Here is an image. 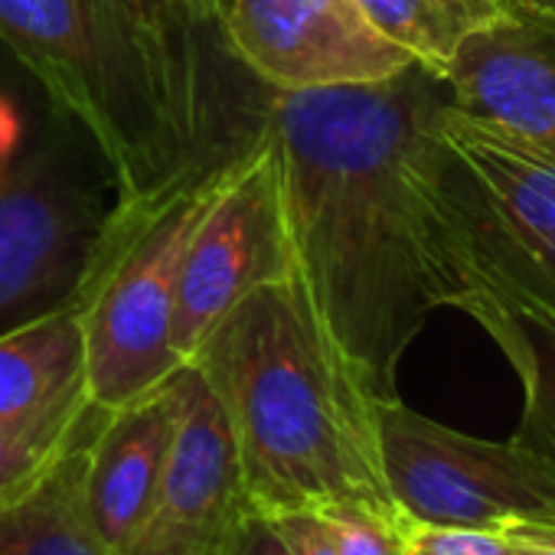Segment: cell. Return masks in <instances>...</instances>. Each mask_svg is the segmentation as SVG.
Wrapping results in <instances>:
<instances>
[{
	"label": "cell",
	"mask_w": 555,
	"mask_h": 555,
	"mask_svg": "<svg viewBox=\"0 0 555 555\" xmlns=\"http://www.w3.org/2000/svg\"><path fill=\"white\" fill-rule=\"evenodd\" d=\"M402 555H519V542L503 529L431 526L405 516Z\"/></svg>",
	"instance_id": "ffe728a7"
},
{
	"label": "cell",
	"mask_w": 555,
	"mask_h": 555,
	"mask_svg": "<svg viewBox=\"0 0 555 555\" xmlns=\"http://www.w3.org/2000/svg\"><path fill=\"white\" fill-rule=\"evenodd\" d=\"M183 4H186L196 17H203V21L222 27V4H225V0H183Z\"/></svg>",
	"instance_id": "d4e9b609"
},
{
	"label": "cell",
	"mask_w": 555,
	"mask_h": 555,
	"mask_svg": "<svg viewBox=\"0 0 555 555\" xmlns=\"http://www.w3.org/2000/svg\"><path fill=\"white\" fill-rule=\"evenodd\" d=\"M444 79L457 112L555 164V14L506 4L454 50Z\"/></svg>",
	"instance_id": "30bf717a"
},
{
	"label": "cell",
	"mask_w": 555,
	"mask_h": 555,
	"mask_svg": "<svg viewBox=\"0 0 555 555\" xmlns=\"http://www.w3.org/2000/svg\"><path fill=\"white\" fill-rule=\"evenodd\" d=\"M357 4L386 40L441 76L454 50L506 8L500 0H357Z\"/></svg>",
	"instance_id": "ac0fdd59"
},
{
	"label": "cell",
	"mask_w": 555,
	"mask_h": 555,
	"mask_svg": "<svg viewBox=\"0 0 555 555\" xmlns=\"http://www.w3.org/2000/svg\"><path fill=\"white\" fill-rule=\"evenodd\" d=\"M89 438L76 444L30 493L0 509V555H121L89 513Z\"/></svg>",
	"instance_id": "9a60e30c"
},
{
	"label": "cell",
	"mask_w": 555,
	"mask_h": 555,
	"mask_svg": "<svg viewBox=\"0 0 555 555\" xmlns=\"http://www.w3.org/2000/svg\"><path fill=\"white\" fill-rule=\"evenodd\" d=\"M229 555H292V548L285 545L282 535H278V529L271 526L268 516L251 513L245 519V526L238 529Z\"/></svg>",
	"instance_id": "603a6c76"
},
{
	"label": "cell",
	"mask_w": 555,
	"mask_h": 555,
	"mask_svg": "<svg viewBox=\"0 0 555 555\" xmlns=\"http://www.w3.org/2000/svg\"><path fill=\"white\" fill-rule=\"evenodd\" d=\"M474 258L477 278H500L555 308V229L539 242L522 245L506 222L490 219L477 235Z\"/></svg>",
	"instance_id": "d6986e66"
},
{
	"label": "cell",
	"mask_w": 555,
	"mask_h": 555,
	"mask_svg": "<svg viewBox=\"0 0 555 555\" xmlns=\"http://www.w3.org/2000/svg\"><path fill=\"white\" fill-rule=\"evenodd\" d=\"M509 4H522V8H532L542 14H555V0H509Z\"/></svg>",
	"instance_id": "484cf974"
},
{
	"label": "cell",
	"mask_w": 555,
	"mask_h": 555,
	"mask_svg": "<svg viewBox=\"0 0 555 555\" xmlns=\"http://www.w3.org/2000/svg\"><path fill=\"white\" fill-rule=\"evenodd\" d=\"M86 386V344L76 308L0 337V418L50 405Z\"/></svg>",
	"instance_id": "2e32d148"
},
{
	"label": "cell",
	"mask_w": 555,
	"mask_h": 555,
	"mask_svg": "<svg viewBox=\"0 0 555 555\" xmlns=\"http://www.w3.org/2000/svg\"><path fill=\"white\" fill-rule=\"evenodd\" d=\"M503 532H509L519 542V555H555V526L516 522V526H506Z\"/></svg>",
	"instance_id": "cb8c5ba5"
},
{
	"label": "cell",
	"mask_w": 555,
	"mask_h": 555,
	"mask_svg": "<svg viewBox=\"0 0 555 555\" xmlns=\"http://www.w3.org/2000/svg\"><path fill=\"white\" fill-rule=\"evenodd\" d=\"M248 516L229 418L186 363L177 373V425L154 503L121 555H229Z\"/></svg>",
	"instance_id": "9c48e42d"
},
{
	"label": "cell",
	"mask_w": 555,
	"mask_h": 555,
	"mask_svg": "<svg viewBox=\"0 0 555 555\" xmlns=\"http://www.w3.org/2000/svg\"><path fill=\"white\" fill-rule=\"evenodd\" d=\"M278 535L285 539L292 555H340L321 513L305 509V513H285V516H268Z\"/></svg>",
	"instance_id": "7402d4cb"
},
{
	"label": "cell",
	"mask_w": 555,
	"mask_h": 555,
	"mask_svg": "<svg viewBox=\"0 0 555 555\" xmlns=\"http://www.w3.org/2000/svg\"><path fill=\"white\" fill-rule=\"evenodd\" d=\"M112 4L157 76L180 131L199 160L242 151L255 141L261 128H242V92L225 79V66L238 63L229 53L219 24L196 17L183 0H112Z\"/></svg>",
	"instance_id": "8fae6325"
},
{
	"label": "cell",
	"mask_w": 555,
	"mask_h": 555,
	"mask_svg": "<svg viewBox=\"0 0 555 555\" xmlns=\"http://www.w3.org/2000/svg\"><path fill=\"white\" fill-rule=\"evenodd\" d=\"M441 134L522 245L555 229V164L513 134L457 112L454 102L441 115Z\"/></svg>",
	"instance_id": "5bb4252c"
},
{
	"label": "cell",
	"mask_w": 555,
	"mask_h": 555,
	"mask_svg": "<svg viewBox=\"0 0 555 555\" xmlns=\"http://www.w3.org/2000/svg\"><path fill=\"white\" fill-rule=\"evenodd\" d=\"M190 363L229 418L251 513L366 506L402 519L383 474L376 399L298 271L242 298Z\"/></svg>",
	"instance_id": "7a4b0ae2"
},
{
	"label": "cell",
	"mask_w": 555,
	"mask_h": 555,
	"mask_svg": "<svg viewBox=\"0 0 555 555\" xmlns=\"http://www.w3.org/2000/svg\"><path fill=\"white\" fill-rule=\"evenodd\" d=\"M105 216L50 157L0 164V337L73 308Z\"/></svg>",
	"instance_id": "52a82bcc"
},
{
	"label": "cell",
	"mask_w": 555,
	"mask_h": 555,
	"mask_svg": "<svg viewBox=\"0 0 555 555\" xmlns=\"http://www.w3.org/2000/svg\"><path fill=\"white\" fill-rule=\"evenodd\" d=\"M500 4H509V0H500Z\"/></svg>",
	"instance_id": "4316f807"
},
{
	"label": "cell",
	"mask_w": 555,
	"mask_h": 555,
	"mask_svg": "<svg viewBox=\"0 0 555 555\" xmlns=\"http://www.w3.org/2000/svg\"><path fill=\"white\" fill-rule=\"evenodd\" d=\"M340 555H402V519L366 506H337L321 513Z\"/></svg>",
	"instance_id": "44dd1931"
},
{
	"label": "cell",
	"mask_w": 555,
	"mask_h": 555,
	"mask_svg": "<svg viewBox=\"0 0 555 555\" xmlns=\"http://www.w3.org/2000/svg\"><path fill=\"white\" fill-rule=\"evenodd\" d=\"M386 487L402 516L431 526H555V467L519 438L483 441L376 402Z\"/></svg>",
	"instance_id": "5b68a950"
},
{
	"label": "cell",
	"mask_w": 555,
	"mask_h": 555,
	"mask_svg": "<svg viewBox=\"0 0 555 555\" xmlns=\"http://www.w3.org/2000/svg\"><path fill=\"white\" fill-rule=\"evenodd\" d=\"M222 37L235 63L274 92L373 86L415 63L357 0H225Z\"/></svg>",
	"instance_id": "ba28073f"
},
{
	"label": "cell",
	"mask_w": 555,
	"mask_h": 555,
	"mask_svg": "<svg viewBox=\"0 0 555 555\" xmlns=\"http://www.w3.org/2000/svg\"><path fill=\"white\" fill-rule=\"evenodd\" d=\"M105 409H99L86 386L53 399L43 409L0 418V509L30 493L76 444H82Z\"/></svg>",
	"instance_id": "e0dca14e"
},
{
	"label": "cell",
	"mask_w": 555,
	"mask_h": 555,
	"mask_svg": "<svg viewBox=\"0 0 555 555\" xmlns=\"http://www.w3.org/2000/svg\"><path fill=\"white\" fill-rule=\"evenodd\" d=\"M242 151L193 164L108 209L73 301L86 344V392L99 409H121L186 366L170 340L183 255Z\"/></svg>",
	"instance_id": "3957f363"
},
{
	"label": "cell",
	"mask_w": 555,
	"mask_h": 555,
	"mask_svg": "<svg viewBox=\"0 0 555 555\" xmlns=\"http://www.w3.org/2000/svg\"><path fill=\"white\" fill-rule=\"evenodd\" d=\"M295 271L278 157L261 125L186 245L170 331L177 357L190 363L242 298Z\"/></svg>",
	"instance_id": "8992f818"
},
{
	"label": "cell",
	"mask_w": 555,
	"mask_h": 555,
	"mask_svg": "<svg viewBox=\"0 0 555 555\" xmlns=\"http://www.w3.org/2000/svg\"><path fill=\"white\" fill-rule=\"evenodd\" d=\"M177 425V373L154 392L105 412L86 448V500L121 552L147 516Z\"/></svg>",
	"instance_id": "7c38bea8"
},
{
	"label": "cell",
	"mask_w": 555,
	"mask_h": 555,
	"mask_svg": "<svg viewBox=\"0 0 555 555\" xmlns=\"http://www.w3.org/2000/svg\"><path fill=\"white\" fill-rule=\"evenodd\" d=\"M451 102L422 63L373 86L264 89L261 102L295 268L376 402L399 399L402 353L428 314L474 298L441 134Z\"/></svg>",
	"instance_id": "6da1fadb"
},
{
	"label": "cell",
	"mask_w": 555,
	"mask_h": 555,
	"mask_svg": "<svg viewBox=\"0 0 555 555\" xmlns=\"http://www.w3.org/2000/svg\"><path fill=\"white\" fill-rule=\"evenodd\" d=\"M0 40L92 138L118 199L203 164L112 0H0Z\"/></svg>",
	"instance_id": "277c9868"
},
{
	"label": "cell",
	"mask_w": 555,
	"mask_h": 555,
	"mask_svg": "<svg viewBox=\"0 0 555 555\" xmlns=\"http://www.w3.org/2000/svg\"><path fill=\"white\" fill-rule=\"evenodd\" d=\"M503 350L522 386V418L513 438L555 467V308L500 278H477L464 308Z\"/></svg>",
	"instance_id": "4fadbf2b"
}]
</instances>
